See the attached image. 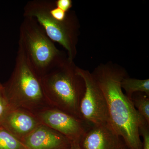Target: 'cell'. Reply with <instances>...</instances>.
<instances>
[{"label":"cell","instance_id":"18","mask_svg":"<svg viewBox=\"0 0 149 149\" xmlns=\"http://www.w3.org/2000/svg\"><path fill=\"white\" fill-rule=\"evenodd\" d=\"M119 149H130V148L126 146V144L124 143V141L123 140L122 143L120 145Z\"/></svg>","mask_w":149,"mask_h":149},{"label":"cell","instance_id":"12","mask_svg":"<svg viewBox=\"0 0 149 149\" xmlns=\"http://www.w3.org/2000/svg\"><path fill=\"white\" fill-rule=\"evenodd\" d=\"M135 108L149 124V98L144 93H136L131 98Z\"/></svg>","mask_w":149,"mask_h":149},{"label":"cell","instance_id":"15","mask_svg":"<svg viewBox=\"0 0 149 149\" xmlns=\"http://www.w3.org/2000/svg\"><path fill=\"white\" fill-rule=\"evenodd\" d=\"M140 136L143 138V149H149V125L145 123L140 126L139 128Z\"/></svg>","mask_w":149,"mask_h":149},{"label":"cell","instance_id":"10","mask_svg":"<svg viewBox=\"0 0 149 149\" xmlns=\"http://www.w3.org/2000/svg\"><path fill=\"white\" fill-rule=\"evenodd\" d=\"M41 124L35 113L22 109L11 108L4 118L1 127L21 141Z\"/></svg>","mask_w":149,"mask_h":149},{"label":"cell","instance_id":"17","mask_svg":"<svg viewBox=\"0 0 149 149\" xmlns=\"http://www.w3.org/2000/svg\"><path fill=\"white\" fill-rule=\"evenodd\" d=\"M70 149H81L77 143H71V146Z\"/></svg>","mask_w":149,"mask_h":149},{"label":"cell","instance_id":"9","mask_svg":"<svg viewBox=\"0 0 149 149\" xmlns=\"http://www.w3.org/2000/svg\"><path fill=\"white\" fill-rule=\"evenodd\" d=\"M21 141L27 149H70L71 146L65 136L42 124Z\"/></svg>","mask_w":149,"mask_h":149},{"label":"cell","instance_id":"11","mask_svg":"<svg viewBox=\"0 0 149 149\" xmlns=\"http://www.w3.org/2000/svg\"><path fill=\"white\" fill-rule=\"evenodd\" d=\"M120 85L125 90V95L131 100L133 94L136 93H144L149 96V79L139 80L125 77L121 80Z\"/></svg>","mask_w":149,"mask_h":149},{"label":"cell","instance_id":"5","mask_svg":"<svg viewBox=\"0 0 149 149\" xmlns=\"http://www.w3.org/2000/svg\"><path fill=\"white\" fill-rule=\"evenodd\" d=\"M50 1L34 0L27 2L24 9V17L35 18L52 41L62 46L68 52V59L72 61L74 53L73 31L67 19L59 21L49 12Z\"/></svg>","mask_w":149,"mask_h":149},{"label":"cell","instance_id":"14","mask_svg":"<svg viewBox=\"0 0 149 149\" xmlns=\"http://www.w3.org/2000/svg\"><path fill=\"white\" fill-rule=\"evenodd\" d=\"M11 108L4 87L0 82V127L4 118Z\"/></svg>","mask_w":149,"mask_h":149},{"label":"cell","instance_id":"4","mask_svg":"<svg viewBox=\"0 0 149 149\" xmlns=\"http://www.w3.org/2000/svg\"><path fill=\"white\" fill-rule=\"evenodd\" d=\"M18 48L42 77L58 64L60 52L35 18L24 17L19 28Z\"/></svg>","mask_w":149,"mask_h":149},{"label":"cell","instance_id":"8","mask_svg":"<svg viewBox=\"0 0 149 149\" xmlns=\"http://www.w3.org/2000/svg\"><path fill=\"white\" fill-rule=\"evenodd\" d=\"M123 139L109 123L93 125L80 139L81 149H119Z\"/></svg>","mask_w":149,"mask_h":149},{"label":"cell","instance_id":"7","mask_svg":"<svg viewBox=\"0 0 149 149\" xmlns=\"http://www.w3.org/2000/svg\"><path fill=\"white\" fill-rule=\"evenodd\" d=\"M35 114L42 124L65 136L71 143H79L91 126L81 119L53 107L47 108Z\"/></svg>","mask_w":149,"mask_h":149},{"label":"cell","instance_id":"6","mask_svg":"<svg viewBox=\"0 0 149 149\" xmlns=\"http://www.w3.org/2000/svg\"><path fill=\"white\" fill-rule=\"evenodd\" d=\"M75 70L85 83V92L80 104L82 120L91 125L109 123L106 100L94 75L78 68Z\"/></svg>","mask_w":149,"mask_h":149},{"label":"cell","instance_id":"1","mask_svg":"<svg viewBox=\"0 0 149 149\" xmlns=\"http://www.w3.org/2000/svg\"><path fill=\"white\" fill-rule=\"evenodd\" d=\"M93 74L106 100L110 125L130 149H143L139 128L146 121L123 92L120 83L124 72L105 68Z\"/></svg>","mask_w":149,"mask_h":149},{"label":"cell","instance_id":"2","mask_svg":"<svg viewBox=\"0 0 149 149\" xmlns=\"http://www.w3.org/2000/svg\"><path fill=\"white\" fill-rule=\"evenodd\" d=\"M72 61H62L40 77L49 105L81 119L80 104L85 92V83L76 73Z\"/></svg>","mask_w":149,"mask_h":149},{"label":"cell","instance_id":"13","mask_svg":"<svg viewBox=\"0 0 149 149\" xmlns=\"http://www.w3.org/2000/svg\"><path fill=\"white\" fill-rule=\"evenodd\" d=\"M0 149H27L16 137L0 127Z\"/></svg>","mask_w":149,"mask_h":149},{"label":"cell","instance_id":"16","mask_svg":"<svg viewBox=\"0 0 149 149\" xmlns=\"http://www.w3.org/2000/svg\"><path fill=\"white\" fill-rule=\"evenodd\" d=\"M56 6L67 12L72 6L71 0H58L55 2Z\"/></svg>","mask_w":149,"mask_h":149},{"label":"cell","instance_id":"3","mask_svg":"<svg viewBox=\"0 0 149 149\" xmlns=\"http://www.w3.org/2000/svg\"><path fill=\"white\" fill-rule=\"evenodd\" d=\"M3 85L12 108L22 109L35 114L51 107L44 94L40 77L20 48L12 73Z\"/></svg>","mask_w":149,"mask_h":149}]
</instances>
